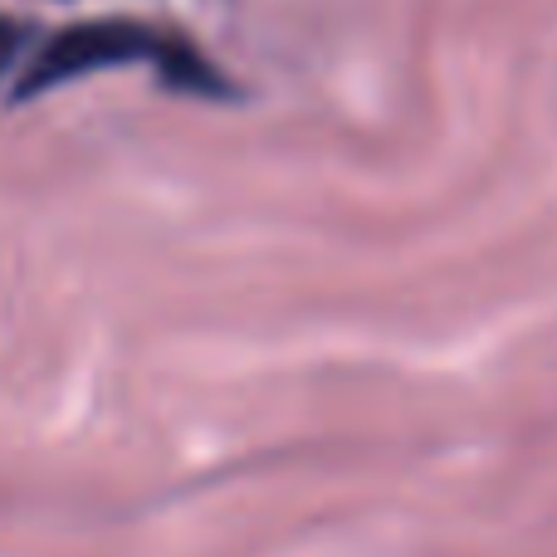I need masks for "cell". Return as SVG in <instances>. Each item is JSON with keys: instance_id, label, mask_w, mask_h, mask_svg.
Wrapping results in <instances>:
<instances>
[{"instance_id": "6da1fadb", "label": "cell", "mask_w": 557, "mask_h": 557, "mask_svg": "<svg viewBox=\"0 0 557 557\" xmlns=\"http://www.w3.org/2000/svg\"><path fill=\"white\" fill-rule=\"evenodd\" d=\"M117 64H152L166 84L186 88V94H225V78L215 74V64L186 39L143 25V20H84V25H69L54 39H45V49L29 59L15 98H35L54 84Z\"/></svg>"}, {"instance_id": "7a4b0ae2", "label": "cell", "mask_w": 557, "mask_h": 557, "mask_svg": "<svg viewBox=\"0 0 557 557\" xmlns=\"http://www.w3.org/2000/svg\"><path fill=\"white\" fill-rule=\"evenodd\" d=\"M25 39H29V29H25V20H15V15H0V69H10L20 59V49H25Z\"/></svg>"}]
</instances>
